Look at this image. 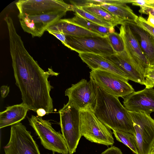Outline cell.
Instances as JSON below:
<instances>
[{
	"mask_svg": "<svg viewBox=\"0 0 154 154\" xmlns=\"http://www.w3.org/2000/svg\"><path fill=\"white\" fill-rule=\"evenodd\" d=\"M8 30L16 84L21 92L23 103L35 112L42 109L47 114L53 112V102L50 92L53 87L48 78L59 73L51 68L45 71L26 49L15 26L9 27Z\"/></svg>",
	"mask_w": 154,
	"mask_h": 154,
	"instance_id": "1",
	"label": "cell"
},
{
	"mask_svg": "<svg viewBox=\"0 0 154 154\" xmlns=\"http://www.w3.org/2000/svg\"><path fill=\"white\" fill-rule=\"evenodd\" d=\"M97 98L94 108L97 118L112 130H120L135 134L133 123L128 110L119 97L108 94L92 79Z\"/></svg>",
	"mask_w": 154,
	"mask_h": 154,
	"instance_id": "2",
	"label": "cell"
},
{
	"mask_svg": "<svg viewBox=\"0 0 154 154\" xmlns=\"http://www.w3.org/2000/svg\"><path fill=\"white\" fill-rule=\"evenodd\" d=\"M82 136L91 142L112 146L114 139L111 129L97 117L90 106L79 110Z\"/></svg>",
	"mask_w": 154,
	"mask_h": 154,
	"instance_id": "3",
	"label": "cell"
},
{
	"mask_svg": "<svg viewBox=\"0 0 154 154\" xmlns=\"http://www.w3.org/2000/svg\"><path fill=\"white\" fill-rule=\"evenodd\" d=\"M29 125L32 127L40 140L41 143L46 149L62 154L69 153L66 142L60 132L57 131L48 120L42 117L32 115L28 118Z\"/></svg>",
	"mask_w": 154,
	"mask_h": 154,
	"instance_id": "4",
	"label": "cell"
},
{
	"mask_svg": "<svg viewBox=\"0 0 154 154\" xmlns=\"http://www.w3.org/2000/svg\"><path fill=\"white\" fill-rule=\"evenodd\" d=\"M79 110L68 102L59 111L62 134L71 154L76 152L82 136Z\"/></svg>",
	"mask_w": 154,
	"mask_h": 154,
	"instance_id": "5",
	"label": "cell"
},
{
	"mask_svg": "<svg viewBox=\"0 0 154 154\" xmlns=\"http://www.w3.org/2000/svg\"><path fill=\"white\" fill-rule=\"evenodd\" d=\"M138 147L137 154H150L154 145V119L146 113L129 111Z\"/></svg>",
	"mask_w": 154,
	"mask_h": 154,
	"instance_id": "6",
	"label": "cell"
},
{
	"mask_svg": "<svg viewBox=\"0 0 154 154\" xmlns=\"http://www.w3.org/2000/svg\"><path fill=\"white\" fill-rule=\"evenodd\" d=\"M90 73V79L108 94L123 98L134 91L128 79L112 72L96 69Z\"/></svg>",
	"mask_w": 154,
	"mask_h": 154,
	"instance_id": "7",
	"label": "cell"
},
{
	"mask_svg": "<svg viewBox=\"0 0 154 154\" xmlns=\"http://www.w3.org/2000/svg\"><path fill=\"white\" fill-rule=\"evenodd\" d=\"M66 47L79 53H92L104 57L116 53L113 49L107 36L78 37L66 35Z\"/></svg>",
	"mask_w": 154,
	"mask_h": 154,
	"instance_id": "8",
	"label": "cell"
},
{
	"mask_svg": "<svg viewBox=\"0 0 154 154\" xmlns=\"http://www.w3.org/2000/svg\"><path fill=\"white\" fill-rule=\"evenodd\" d=\"M5 154H41L38 146L25 126L20 122L11 126Z\"/></svg>",
	"mask_w": 154,
	"mask_h": 154,
	"instance_id": "9",
	"label": "cell"
},
{
	"mask_svg": "<svg viewBox=\"0 0 154 154\" xmlns=\"http://www.w3.org/2000/svg\"><path fill=\"white\" fill-rule=\"evenodd\" d=\"M15 4L19 14L30 15L74 10L73 5L62 0H19Z\"/></svg>",
	"mask_w": 154,
	"mask_h": 154,
	"instance_id": "10",
	"label": "cell"
},
{
	"mask_svg": "<svg viewBox=\"0 0 154 154\" xmlns=\"http://www.w3.org/2000/svg\"><path fill=\"white\" fill-rule=\"evenodd\" d=\"M65 95L68 97V102L79 110L89 106L94 109L95 105L96 88L91 79L89 81L82 79L76 83L72 84L65 91Z\"/></svg>",
	"mask_w": 154,
	"mask_h": 154,
	"instance_id": "11",
	"label": "cell"
},
{
	"mask_svg": "<svg viewBox=\"0 0 154 154\" xmlns=\"http://www.w3.org/2000/svg\"><path fill=\"white\" fill-rule=\"evenodd\" d=\"M66 12H57L39 15L19 14L20 25L32 37H40L51 25L64 16Z\"/></svg>",
	"mask_w": 154,
	"mask_h": 154,
	"instance_id": "12",
	"label": "cell"
},
{
	"mask_svg": "<svg viewBox=\"0 0 154 154\" xmlns=\"http://www.w3.org/2000/svg\"><path fill=\"white\" fill-rule=\"evenodd\" d=\"M119 30V34L123 41L125 50L130 61L136 68L144 73L145 69L149 64L136 37L128 25L124 21Z\"/></svg>",
	"mask_w": 154,
	"mask_h": 154,
	"instance_id": "13",
	"label": "cell"
},
{
	"mask_svg": "<svg viewBox=\"0 0 154 154\" xmlns=\"http://www.w3.org/2000/svg\"><path fill=\"white\" fill-rule=\"evenodd\" d=\"M123 106L129 111L150 115L154 112V89L147 88L134 91L123 98Z\"/></svg>",
	"mask_w": 154,
	"mask_h": 154,
	"instance_id": "14",
	"label": "cell"
},
{
	"mask_svg": "<svg viewBox=\"0 0 154 154\" xmlns=\"http://www.w3.org/2000/svg\"><path fill=\"white\" fill-rule=\"evenodd\" d=\"M104 57L123 72L128 80L144 85V73L132 64L125 50L122 52Z\"/></svg>",
	"mask_w": 154,
	"mask_h": 154,
	"instance_id": "15",
	"label": "cell"
},
{
	"mask_svg": "<svg viewBox=\"0 0 154 154\" xmlns=\"http://www.w3.org/2000/svg\"><path fill=\"white\" fill-rule=\"evenodd\" d=\"M137 39L149 65H154V37L135 22L125 21Z\"/></svg>",
	"mask_w": 154,
	"mask_h": 154,
	"instance_id": "16",
	"label": "cell"
},
{
	"mask_svg": "<svg viewBox=\"0 0 154 154\" xmlns=\"http://www.w3.org/2000/svg\"><path fill=\"white\" fill-rule=\"evenodd\" d=\"M79 55L91 70L96 69L105 70L128 79L123 72L103 56L92 53H79Z\"/></svg>",
	"mask_w": 154,
	"mask_h": 154,
	"instance_id": "17",
	"label": "cell"
},
{
	"mask_svg": "<svg viewBox=\"0 0 154 154\" xmlns=\"http://www.w3.org/2000/svg\"><path fill=\"white\" fill-rule=\"evenodd\" d=\"M29 109L23 103L7 107L0 112V128L20 122L25 118Z\"/></svg>",
	"mask_w": 154,
	"mask_h": 154,
	"instance_id": "18",
	"label": "cell"
},
{
	"mask_svg": "<svg viewBox=\"0 0 154 154\" xmlns=\"http://www.w3.org/2000/svg\"><path fill=\"white\" fill-rule=\"evenodd\" d=\"M48 30L61 32L66 35L74 36H101L85 28L70 23L66 19L59 20L50 26L46 30Z\"/></svg>",
	"mask_w": 154,
	"mask_h": 154,
	"instance_id": "19",
	"label": "cell"
},
{
	"mask_svg": "<svg viewBox=\"0 0 154 154\" xmlns=\"http://www.w3.org/2000/svg\"><path fill=\"white\" fill-rule=\"evenodd\" d=\"M74 14V17L66 19L70 23L85 28L103 36L107 37L109 33L115 32L114 27L102 26L83 18L76 13H75Z\"/></svg>",
	"mask_w": 154,
	"mask_h": 154,
	"instance_id": "20",
	"label": "cell"
},
{
	"mask_svg": "<svg viewBox=\"0 0 154 154\" xmlns=\"http://www.w3.org/2000/svg\"><path fill=\"white\" fill-rule=\"evenodd\" d=\"M100 6L116 18L123 21L135 22L138 17L126 4L111 5L104 4Z\"/></svg>",
	"mask_w": 154,
	"mask_h": 154,
	"instance_id": "21",
	"label": "cell"
},
{
	"mask_svg": "<svg viewBox=\"0 0 154 154\" xmlns=\"http://www.w3.org/2000/svg\"><path fill=\"white\" fill-rule=\"evenodd\" d=\"M80 8L85 11L111 24L114 27L119 24H122L124 22L114 17L100 6L92 5Z\"/></svg>",
	"mask_w": 154,
	"mask_h": 154,
	"instance_id": "22",
	"label": "cell"
},
{
	"mask_svg": "<svg viewBox=\"0 0 154 154\" xmlns=\"http://www.w3.org/2000/svg\"><path fill=\"white\" fill-rule=\"evenodd\" d=\"M113 134L117 140L129 147L135 154H137L138 147L134 135L128 132L120 130H113Z\"/></svg>",
	"mask_w": 154,
	"mask_h": 154,
	"instance_id": "23",
	"label": "cell"
},
{
	"mask_svg": "<svg viewBox=\"0 0 154 154\" xmlns=\"http://www.w3.org/2000/svg\"><path fill=\"white\" fill-rule=\"evenodd\" d=\"M70 2L72 5L80 7L92 5L101 6L104 4L117 5L127 4L126 0H71Z\"/></svg>",
	"mask_w": 154,
	"mask_h": 154,
	"instance_id": "24",
	"label": "cell"
},
{
	"mask_svg": "<svg viewBox=\"0 0 154 154\" xmlns=\"http://www.w3.org/2000/svg\"><path fill=\"white\" fill-rule=\"evenodd\" d=\"M74 12L83 18L100 25L106 27H114L111 24L98 18L94 15L86 12L80 7L73 5Z\"/></svg>",
	"mask_w": 154,
	"mask_h": 154,
	"instance_id": "25",
	"label": "cell"
},
{
	"mask_svg": "<svg viewBox=\"0 0 154 154\" xmlns=\"http://www.w3.org/2000/svg\"><path fill=\"white\" fill-rule=\"evenodd\" d=\"M107 37L114 51L116 53L123 52L125 50L123 40L119 34L116 32L109 34Z\"/></svg>",
	"mask_w": 154,
	"mask_h": 154,
	"instance_id": "26",
	"label": "cell"
},
{
	"mask_svg": "<svg viewBox=\"0 0 154 154\" xmlns=\"http://www.w3.org/2000/svg\"><path fill=\"white\" fill-rule=\"evenodd\" d=\"M144 85L146 88H153L154 87V65H149L144 72Z\"/></svg>",
	"mask_w": 154,
	"mask_h": 154,
	"instance_id": "27",
	"label": "cell"
},
{
	"mask_svg": "<svg viewBox=\"0 0 154 154\" xmlns=\"http://www.w3.org/2000/svg\"><path fill=\"white\" fill-rule=\"evenodd\" d=\"M135 22L154 37V27L149 24L145 19L141 16H138Z\"/></svg>",
	"mask_w": 154,
	"mask_h": 154,
	"instance_id": "28",
	"label": "cell"
},
{
	"mask_svg": "<svg viewBox=\"0 0 154 154\" xmlns=\"http://www.w3.org/2000/svg\"><path fill=\"white\" fill-rule=\"evenodd\" d=\"M50 34L53 35L58 39L60 40L65 46L66 47V35L63 33L61 32L52 31H47Z\"/></svg>",
	"mask_w": 154,
	"mask_h": 154,
	"instance_id": "29",
	"label": "cell"
},
{
	"mask_svg": "<svg viewBox=\"0 0 154 154\" xmlns=\"http://www.w3.org/2000/svg\"><path fill=\"white\" fill-rule=\"evenodd\" d=\"M139 12L141 14L148 15L150 13L154 16V7L149 5L140 7Z\"/></svg>",
	"mask_w": 154,
	"mask_h": 154,
	"instance_id": "30",
	"label": "cell"
},
{
	"mask_svg": "<svg viewBox=\"0 0 154 154\" xmlns=\"http://www.w3.org/2000/svg\"><path fill=\"white\" fill-rule=\"evenodd\" d=\"M101 154H123L121 150L119 148L114 146L108 148Z\"/></svg>",
	"mask_w": 154,
	"mask_h": 154,
	"instance_id": "31",
	"label": "cell"
},
{
	"mask_svg": "<svg viewBox=\"0 0 154 154\" xmlns=\"http://www.w3.org/2000/svg\"><path fill=\"white\" fill-rule=\"evenodd\" d=\"M127 4L131 3L133 5L140 7L148 5L147 0H127Z\"/></svg>",
	"mask_w": 154,
	"mask_h": 154,
	"instance_id": "32",
	"label": "cell"
},
{
	"mask_svg": "<svg viewBox=\"0 0 154 154\" xmlns=\"http://www.w3.org/2000/svg\"><path fill=\"white\" fill-rule=\"evenodd\" d=\"M0 91L1 97L3 98H5L9 92V87L6 85H3L1 87Z\"/></svg>",
	"mask_w": 154,
	"mask_h": 154,
	"instance_id": "33",
	"label": "cell"
},
{
	"mask_svg": "<svg viewBox=\"0 0 154 154\" xmlns=\"http://www.w3.org/2000/svg\"><path fill=\"white\" fill-rule=\"evenodd\" d=\"M148 15L149 16L147 22L149 24L154 27V16L150 13L148 14Z\"/></svg>",
	"mask_w": 154,
	"mask_h": 154,
	"instance_id": "34",
	"label": "cell"
},
{
	"mask_svg": "<svg viewBox=\"0 0 154 154\" xmlns=\"http://www.w3.org/2000/svg\"><path fill=\"white\" fill-rule=\"evenodd\" d=\"M36 112L38 116L42 117L47 114L46 111L43 109H40L37 110Z\"/></svg>",
	"mask_w": 154,
	"mask_h": 154,
	"instance_id": "35",
	"label": "cell"
},
{
	"mask_svg": "<svg viewBox=\"0 0 154 154\" xmlns=\"http://www.w3.org/2000/svg\"><path fill=\"white\" fill-rule=\"evenodd\" d=\"M147 4L148 5H154V0H147Z\"/></svg>",
	"mask_w": 154,
	"mask_h": 154,
	"instance_id": "36",
	"label": "cell"
},
{
	"mask_svg": "<svg viewBox=\"0 0 154 154\" xmlns=\"http://www.w3.org/2000/svg\"><path fill=\"white\" fill-rule=\"evenodd\" d=\"M150 154H154V145L152 149L150 152Z\"/></svg>",
	"mask_w": 154,
	"mask_h": 154,
	"instance_id": "37",
	"label": "cell"
},
{
	"mask_svg": "<svg viewBox=\"0 0 154 154\" xmlns=\"http://www.w3.org/2000/svg\"><path fill=\"white\" fill-rule=\"evenodd\" d=\"M151 5V6H153V7H154V5Z\"/></svg>",
	"mask_w": 154,
	"mask_h": 154,
	"instance_id": "38",
	"label": "cell"
},
{
	"mask_svg": "<svg viewBox=\"0 0 154 154\" xmlns=\"http://www.w3.org/2000/svg\"><path fill=\"white\" fill-rule=\"evenodd\" d=\"M70 154V153H69V154Z\"/></svg>",
	"mask_w": 154,
	"mask_h": 154,
	"instance_id": "39",
	"label": "cell"
},
{
	"mask_svg": "<svg viewBox=\"0 0 154 154\" xmlns=\"http://www.w3.org/2000/svg\"></svg>",
	"mask_w": 154,
	"mask_h": 154,
	"instance_id": "40",
	"label": "cell"
}]
</instances>
